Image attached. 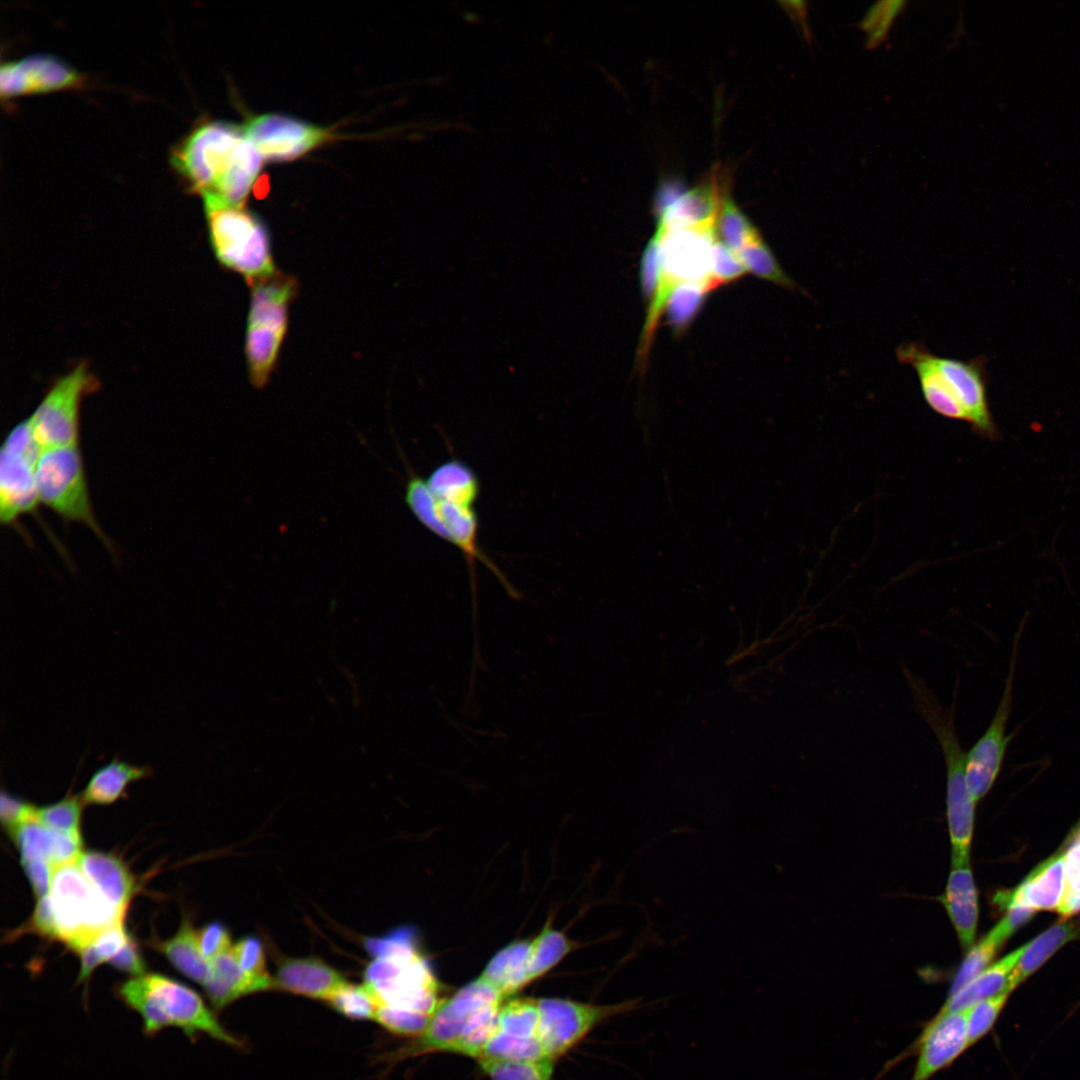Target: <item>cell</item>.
I'll return each instance as SVG.
<instances>
[{
    "label": "cell",
    "mask_w": 1080,
    "mask_h": 1080,
    "mask_svg": "<svg viewBox=\"0 0 1080 1080\" xmlns=\"http://www.w3.org/2000/svg\"><path fill=\"white\" fill-rule=\"evenodd\" d=\"M169 159L188 191L235 206H245L263 162L244 126L223 120L198 123Z\"/></svg>",
    "instance_id": "cell-1"
},
{
    "label": "cell",
    "mask_w": 1080,
    "mask_h": 1080,
    "mask_svg": "<svg viewBox=\"0 0 1080 1080\" xmlns=\"http://www.w3.org/2000/svg\"><path fill=\"white\" fill-rule=\"evenodd\" d=\"M504 1001L501 993L479 976L440 1003L416 1040L385 1059L396 1062L436 1051L479 1058L497 1030Z\"/></svg>",
    "instance_id": "cell-2"
},
{
    "label": "cell",
    "mask_w": 1080,
    "mask_h": 1080,
    "mask_svg": "<svg viewBox=\"0 0 1080 1080\" xmlns=\"http://www.w3.org/2000/svg\"><path fill=\"white\" fill-rule=\"evenodd\" d=\"M914 706L935 735L946 767V812L951 842V864L970 861L976 801L966 781V752L955 726V702L943 707L919 676L902 666Z\"/></svg>",
    "instance_id": "cell-3"
},
{
    "label": "cell",
    "mask_w": 1080,
    "mask_h": 1080,
    "mask_svg": "<svg viewBox=\"0 0 1080 1080\" xmlns=\"http://www.w3.org/2000/svg\"><path fill=\"white\" fill-rule=\"evenodd\" d=\"M118 994L141 1015L147 1034L175 1026L192 1038L204 1033L225 1044L241 1046V1041L222 1027L202 998L174 979L144 974L123 982Z\"/></svg>",
    "instance_id": "cell-4"
},
{
    "label": "cell",
    "mask_w": 1080,
    "mask_h": 1080,
    "mask_svg": "<svg viewBox=\"0 0 1080 1080\" xmlns=\"http://www.w3.org/2000/svg\"><path fill=\"white\" fill-rule=\"evenodd\" d=\"M208 236L218 262L253 283L273 275L275 265L269 231L245 206L204 198Z\"/></svg>",
    "instance_id": "cell-5"
},
{
    "label": "cell",
    "mask_w": 1080,
    "mask_h": 1080,
    "mask_svg": "<svg viewBox=\"0 0 1080 1080\" xmlns=\"http://www.w3.org/2000/svg\"><path fill=\"white\" fill-rule=\"evenodd\" d=\"M49 898L59 941L76 953L122 923L125 915L97 890L77 862L54 868Z\"/></svg>",
    "instance_id": "cell-6"
},
{
    "label": "cell",
    "mask_w": 1080,
    "mask_h": 1080,
    "mask_svg": "<svg viewBox=\"0 0 1080 1080\" xmlns=\"http://www.w3.org/2000/svg\"><path fill=\"white\" fill-rule=\"evenodd\" d=\"M245 353L250 379L263 387L275 367L288 327L289 305L296 296L295 278L279 272L251 285Z\"/></svg>",
    "instance_id": "cell-7"
},
{
    "label": "cell",
    "mask_w": 1080,
    "mask_h": 1080,
    "mask_svg": "<svg viewBox=\"0 0 1080 1080\" xmlns=\"http://www.w3.org/2000/svg\"><path fill=\"white\" fill-rule=\"evenodd\" d=\"M40 505L65 522L89 528L109 550L113 545L95 516L79 444L44 448L35 468Z\"/></svg>",
    "instance_id": "cell-8"
},
{
    "label": "cell",
    "mask_w": 1080,
    "mask_h": 1080,
    "mask_svg": "<svg viewBox=\"0 0 1080 1080\" xmlns=\"http://www.w3.org/2000/svg\"><path fill=\"white\" fill-rule=\"evenodd\" d=\"M365 985L379 1006L432 1017L440 1003V986L418 948L372 961L364 973Z\"/></svg>",
    "instance_id": "cell-9"
},
{
    "label": "cell",
    "mask_w": 1080,
    "mask_h": 1080,
    "mask_svg": "<svg viewBox=\"0 0 1080 1080\" xmlns=\"http://www.w3.org/2000/svg\"><path fill=\"white\" fill-rule=\"evenodd\" d=\"M576 943L547 925L534 938L501 949L480 975L506 999L557 965Z\"/></svg>",
    "instance_id": "cell-10"
},
{
    "label": "cell",
    "mask_w": 1080,
    "mask_h": 1080,
    "mask_svg": "<svg viewBox=\"0 0 1080 1080\" xmlns=\"http://www.w3.org/2000/svg\"><path fill=\"white\" fill-rule=\"evenodd\" d=\"M98 387L97 378L85 362L53 383L28 417L43 449L79 444L81 404Z\"/></svg>",
    "instance_id": "cell-11"
},
{
    "label": "cell",
    "mask_w": 1080,
    "mask_h": 1080,
    "mask_svg": "<svg viewBox=\"0 0 1080 1080\" xmlns=\"http://www.w3.org/2000/svg\"><path fill=\"white\" fill-rule=\"evenodd\" d=\"M43 448L37 441L29 419L15 425L0 452V521L13 525L40 505L35 468Z\"/></svg>",
    "instance_id": "cell-12"
},
{
    "label": "cell",
    "mask_w": 1080,
    "mask_h": 1080,
    "mask_svg": "<svg viewBox=\"0 0 1080 1080\" xmlns=\"http://www.w3.org/2000/svg\"><path fill=\"white\" fill-rule=\"evenodd\" d=\"M641 1000L593 1004L559 998L537 999L538 1036L547 1058L555 1059L609 1018L638 1009Z\"/></svg>",
    "instance_id": "cell-13"
},
{
    "label": "cell",
    "mask_w": 1080,
    "mask_h": 1080,
    "mask_svg": "<svg viewBox=\"0 0 1080 1080\" xmlns=\"http://www.w3.org/2000/svg\"><path fill=\"white\" fill-rule=\"evenodd\" d=\"M1023 626L1021 623L1015 634L1004 690L990 724L966 753L967 786L976 802L986 796L994 785L1001 771L1009 743L1015 735V732L1006 734V728L1012 711L1013 688Z\"/></svg>",
    "instance_id": "cell-14"
},
{
    "label": "cell",
    "mask_w": 1080,
    "mask_h": 1080,
    "mask_svg": "<svg viewBox=\"0 0 1080 1080\" xmlns=\"http://www.w3.org/2000/svg\"><path fill=\"white\" fill-rule=\"evenodd\" d=\"M244 130L262 159L274 162L297 159L333 137L330 129L275 113L253 117Z\"/></svg>",
    "instance_id": "cell-15"
},
{
    "label": "cell",
    "mask_w": 1080,
    "mask_h": 1080,
    "mask_svg": "<svg viewBox=\"0 0 1080 1080\" xmlns=\"http://www.w3.org/2000/svg\"><path fill=\"white\" fill-rule=\"evenodd\" d=\"M660 233L662 275L673 285L682 282H705L712 288L711 259L715 244V221Z\"/></svg>",
    "instance_id": "cell-16"
},
{
    "label": "cell",
    "mask_w": 1080,
    "mask_h": 1080,
    "mask_svg": "<svg viewBox=\"0 0 1080 1080\" xmlns=\"http://www.w3.org/2000/svg\"><path fill=\"white\" fill-rule=\"evenodd\" d=\"M932 360L966 413L967 422L975 433L992 440L998 438L999 432L987 399V357L980 355L963 361L933 354Z\"/></svg>",
    "instance_id": "cell-17"
},
{
    "label": "cell",
    "mask_w": 1080,
    "mask_h": 1080,
    "mask_svg": "<svg viewBox=\"0 0 1080 1080\" xmlns=\"http://www.w3.org/2000/svg\"><path fill=\"white\" fill-rule=\"evenodd\" d=\"M85 77L61 58L44 53L2 62L0 94L4 98L81 87Z\"/></svg>",
    "instance_id": "cell-18"
},
{
    "label": "cell",
    "mask_w": 1080,
    "mask_h": 1080,
    "mask_svg": "<svg viewBox=\"0 0 1080 1080\" xmlns=\"http://www.w3.org/2000/svg\"><path fill=\"white\" fill-rule=\"evenodd\" d=\"M967 1010L938 1012L917 1040V1061L911 1080H930L967 1048Z\"/></svg>",
    "instance_id": "cell-19"
},
{
    "label": "cell",
    "mask_w": 1080,
    "mask_h": 1080,
    "mask_svg": "<svg viewBox=\"0 0 1080 1080\" xmlns=\"http://www.w3.org/2000/svg\"><path fill=\"white\" fill-rule=\"evenodd\" d=\"M1066 888L1063 853L1059 850L1037 865L1015 888L996 896L1004 909L1058 911Z\"/></svg>",
    "instance_id": "cell-20"
},
{
    "label": "cell",
    "mask_w": 1080,
    "mask_h": 1080,
    "mask_svg": "<svg viewBox=\"0 0 1080 1080\" xmlns=\"http://www.w3.org/2000/svg\"><path fill=\"white\" fill-rule=\"evenodd\" d=\"M345 983L337 970L318 958H287L277 967L273 988L327 1001Z\"/></svg>",
    "instance_id": "cell-21"
},
{
    "label": "cell",
    "mask_w": 1080,
    "mask_h": 1080,
    "mask_svg": "<svg viewBox=\"0 0 1080 1080\" xmlns=\"http://www.w3.org/2000/svg\"><path fill=\"white\" fill-rule=\"evenodd\" d=\"M939 900L954 926L965 953L975 944L978 925V896L970 861L951 864L944 893Z\"/></svg>",
    "instance_id": "cell-22"
},
{
    "label": "cell",
    "mask_w": 1080,
    "mask_h": 1080,
    "mask_svg": "<svg viewBox=\"0 0 1080 1080\" xmlns=\"http://www.w3.org/2000/svg\"><path fill=\"white\" fill-rule=\"evenodd\" d=\"M932 355L923 344L917 342H906L896 349L898 361L916 371L928 406L945 418L967 422L966 413L936 369Z\"/></svg>",
    "instance_id": "cell-23"
},
{
    "label": "cell",
    "mask_w": 1080,
    "mask_h": 1080,
    "mask_svg": "<svg viewBox=\"0 0 1080 1080\" xmlns=\"http://www.w3.org/2000/svg\"><path fill=\"white\" fill-rule=\"evenodd\" d=\"M9 835L20 852L21 860L39 858L53 868L76 862L82 853L80 834L51 830L36 819L23 823Z\"/></svg>",
    "instance_id": "cell-24"
},
{
    "label": "cell",
    "mask_w": 1080,
    "mask_h": 1080,
    "mask_svg": "<svg viewBox=\"0 0 1080 1080\" xmlns=\"http://www.w3.org/2000/svg\"><path fill=\"white\" fill-rule=\"evenodd\" d=\"M1006 911L1005 916L966 952L951 983L948 997L955 995L990 966L1007 939L1035 913L1021 907Z\"/></svg>",
    "instance_id": "cell-25"
},
{
    "label": "cell",
    "mask_w": 1080,
    "mask_h": 1080,
    "mask_svg": "<svg viewBox=\"0 0 1080 1080\" xmlns=\"http://www.w3.org/2000/svg\"><path fill=\"white\" fill-rule=\"evenodd\" d=\"M203 986L214 1009L221 1010L240 997L273 988V979H260L248 974L229 950L210 961Z\"/></svg>",
    "instance_id": "cell-26"
},
{
    "label": "cell",
    "mask_w": 1080,
    "mask_h": 1080,
    "mask_svg": "<svg viewBox=\"0 0 1080 1080\" xmlns=\"http://www.w3.org/2000/svg\"><path fill=\"white\" fill-rule=\"evenodd\" d=\"M85 876L114 906L127 910L136 891V881L122 860L98 851L82 852L76 861Z\"/></svg>",
    "instance_id": "cell-27"
},
{
    "label": "cell",
    "mask_w": 1080,
    "mask_h": 1080,
    "mask_svg": "<svg viewBox=\"0 0 1080 1080\" xmlns=\"http://www.w3.org/2000/svg\"><path fill=\"white\" fill-rule=\"evenodd\" d=\"M1080 939V918H1063L1030 942L1013 969L1006 990L1013 992L1065 944Z\"/></svg>",
    "instance_id": "cell-28"
},
{
    "label": "cell",
    "mask_w": 1080,
    "mask_h": 1080,
    "mask_svg": "<svg viewBox=\"0 0 1080 1080\" xmlns=\"http://www.w3.org/2000/svg\"><path fill=\"white\" fill-rule=\"evenodd\" d=\"M1026 948V943L994 961L946 1002L939 1012H958L1006 990L1009 977ZM1008 991V990H1007Z\"/></svg>",
    "instance_id": "cell-29"
},
{
    "label": "cell",
    "mask_w": 1080,
    "mask_h": 1080,
    "mask_svg": "<svg viewBox=\"0 0 1080 1080\" xmlns=\"http://www.w3.org/2000/svg\"><path fill=\"white\" fill-rule=\"evenodd\" d=\"M431 493L441 501L475 506L480 496V481L464 461L452 457L438 464L425 478Z\"/></svg>",
    "instance_id": "cell-30"
},
{
    "label": "cell",
    "mask_w": 1080,
    "mask_h": 1080,
    "mask_svg": "<svg viewBox=\"0 0 1080 1080\" xmlns=\"http://www.w3.org/2000/svg\"><path fill=\"white\" fill-rule=\"evenodd\" d=\"M151 773L149 767L113 759L92 774L80 797L84 804L114 803L125 795L131 783L146 778Z\"/></svg>",
    "instance_id": "cell-31"
},
{
    "label": "cell",
    "mask_w": 1080,
    "mask_h": 1080,
    "mask_svg": "<svg viewBox=\"0 0 1080 1080\" xmlns=\"http://www.w3.org/2000/svg\"><path fill=\"white\" fill-rule=\"evenodd\" d=\"M170 963L189 979L204 984L210 969L200 950L197 931L190 921L183 920L177 933L170 939L156 944Z\"/></svg>",
    "instance_id": "cell-32"
},
{
    "label": "cell",
    "mask_w": 1080,
    "mask_h": 1080,
    "mask_svg": "<svg viewBox=\"0 0 1080 1080\" xmlns=\"http://www.w3.org/2000/svg\"><path fill=\"white\" fill-rule=\"evenodd\" d=\"M711 289V285L705 282H682L672 288L664 312L675 335H681L687 329Z\"/></svg>",
    "instance_id": "cell-33"
},
{
    "label": "cell",
    "mask_w": 1080,
    "mask_h": 1080,
    "mask_svg": "<svg viewBox=\"0 0 1080 1080\" xmlns=\"http://www.w3.org/2000/svg\"><path fill=\"white\" fill-rule=\"evenodd\" d=\"M539 1018L537 999L517 998L504 1001L495 1033L512 1040L539 1039Z\"/></svg>",
    "instance_id": "cell-34"
},
{
    "label": "cell",
    "mask_w": 1080,
    "mask_h": 1080,
    "mask_svg": "<svg viewBox=\"0 0 1080 1080\" xmlns=\"http://www.w3.org/2000/svg\"><path fill=\"white\" fill-rule=\"evenodd\" d=\"M405 502L416 519L430 532L450 542L448 530L438 509L437 501L425 478L411 474L405 487Z\"/></svg>",
    "instance_id": "cell-35"
},
{
    "label": "cell",
    "mask_w": 1080,
    "mask_h": 1080,
    "mask_svg": "<svg viewBox=\"0 0 1080 1080\" xmlns=\"http://www.w3.org/2000/svg\"><path fill=\"white\" fill-rule=\"evenodd\" d=\"M482 1070L491 1080H551L553 1059L511 1060L490 1057L478 1058Z\"/></svg>",
    "instance_id": "cell-36"
},
{
    "label": "cell",
    "mask_w": 1080,
    "mask_h": 1080,
    "mask_svg": "<svg viewBox=\"0 0 1080 1080\" xmlns=\"http://www.w3.org/2000/svg\"><path fill=\"white\" fill-rule=\"evenodd\" d=\"M737 255L746 270L759 278L789 290L799 289L781 268L775 255L762 238L746 245Z\"/></svg>",
    "instance_id": "cell-37"
},
{
    "label": "cell",
    "mask_w": 1080,
    "mask_h": 1080,
    "mask_svg": "<svg viewBox=\"0 0 1080 1080\" xmlns=\"http://www.w3.org/2000/svg\"><path fill=\"white\" fill-rule=\"evenodd\" d=\"M83 805L80 795L68 794L58 802L36 808L35 819L51 830L79 835Z\"/></svg>",
    "instance_id": "cell-38"
},
{
    "label": "cell",
    "mask_w": 1080,
    "mask_h": 1080,
    "mask_svg": "<svg viewBox=\"0 0 1080 1080\" xmlns=\"http://www.w3.org/2000/svg\"><path fill=\"white\" fill-rule=\"evenodd\" d=\"M331 1007L352 1019L374 1020L379 1003L372 991L365 985L346 982L327 1000Z\"/></svg>",
    "instance_id": "cell-39"
},
{
    "label": "cell",
    "mask_w": 1080,
    "mask_h": 1080,
    "mask_svg": "<svg viewBox=\"0 0 1080 1080\" xmlns=\"http://www.w3.org/2000/svg\"><path fill=\"white\" fill-rule=\"evenodd\" d=\"M719 231L724 243L736 254L761 238L759 232L732 201H726L719 214Z\"/></svg>",
    "instance_id": "cell-40"
},
{
    "label": "cell",
    "mask_w": 1080,
    "mask_h": 1080,
    "mask_svg": "<svg viewBox=\"0 0 1080 1080\" xmlns=\"http://www.w3.org/2000/svg\"><path fill=\"white\" fill-rule=\"evenodd\" d=\"M1010 994L1011 992L1004 990L968 1009L967 1034L969 1047L978 1042L992 1029Z\"/></svg>",
    "instance_id": "cell-41"
},
{
    "label": "cell",
    "mask_w": 1080,
    "mask_h": 1080,
    "mask_svg": "<svg viewBox=\"0 0 1080 1080\" xmlns=\"http://www.w3.org/2000/svg\"><path fill=\"white\" fill-rule=\"evenodd\" d=\"M431 1017L392 1008L379 1006L374 1020L387 1031L401 1036H419L427 1027Z\"/></svg>",
    "instance_id": "cell-42"
},
{
    "label": "cell",
    "mask_w": 1080,
    "mask_h": 1080,
    "mask_svg": "<svg viewBox=\"0 0 1080 1080\" xmlns=\"http://www.w3.org/2000/svg\"><path fill=\"white\" fill-rule=\"evenodd\" d=\"M660 281V233L656 230L644 249L640 262L641 291L648 309L655 301Z\"/></svg>",
    "instance_id": "cell-43"
},
{
    "label": "cell",
    "mask_w": 1080,
    "mask_h": 1080,
    "mask_svg": "<svg viewBox=\"0 0 1080 1080\" xmlns=\"http://www.w3.org/2000/svg\"><path fill=\"white\" fill-rule=\"evenodd\" d=\"M746 268L738 255L724 242L716 240L713 246L710 277L713 284L728 283L742 277Z\"/></svg>",
    "instance_id": "cell-44"
},
{
    "label": "cell",
    "mask_w": 1080,
    "mask_h": 1080,
    "mask_svg": "<svg viewBox=\"0 0 1080 1080\" xmlns=\"http://www.w3.org/2000/svg\"><path fill=\"white\" fill-rule=\"evenodd\" d=\"M231 951L237 963L245 972L256 978L272 979L266 970L262 943L257 937L247 936L242 938L232 947Z\"/></svg>",
    "instance_id": "cell-45"
},
{
    "label": "cell",
    "mask_w": 1080,
    "mask_h": 1080,
    "mask_svg": "<svg viewBox=\"0 0 1080 1080\" xmlns=\"http://www.w3.org/2000/svg\"><path fill=\"white\" fill-rule=\"evenodd\" d=\"M36 808L17 796L5 791L1 793L0 819L8 833L23 823L35 819Z\"/></svg>",
    "instance_id": "cell-46"
},
{
    "label": "cell",
    "mask_w": 1080,
    "mask_h": 1080,
    "mask_svg": "<svg viewBox=\"0 0 1080 1080\" xmlns=\"http://www.w3.org/2000/svg\"><path fill=\"white\" fill-rule=\"evenodd\" d=\"M201 953L207 961L232 949L230 935L226 927L214 921L197 931Z\"/></svg>",
    "instance_id": "cell-47"
},
{
    "label": "cell",
    "mask_w": 1080,
    "mask_h": 1080,
    "mask_svg": "<svg viewBox=\"0 0 1080 1080\" xmlns=\"http://www.w3.org/2000/svg\"><path fill=\"white\" fill-rule=\"evenodd\" d=\"M131 936L123 923L101 932L91 943L101 963L109 962L129 941Z\"/></svg>",
    "instance_id": "cell-48"
},
{
    "label": "cell",
    "mask_w": 1080,
    "mask_h": 1080,
    "mask_svg": "<svg viewBox=\"0 0 1080 1080\" xmlns=\"http://www.w3.org/2000/svg\"><path fill=\"white\" fill-rule=\"evenodd\" d=\"M21 864L35 896L38 899L47 896L50 892L53 866L39 858L22 859Z\"/></svg>",
    "instance_id": "cell-49"
},
{
    "label": "cell",
    "mask_w": 1080,
    "mask_h": 1080,
    "mask_svg": "<svg viewBox=\"0 0 1080 1080\" xmlns=\"http://www.w3.org/2000/svg\"><path fill=\"white\" fill-rule=\"evenodd\" d=\"M27 929L47 939L59 941V934L49 894L38 899Z\"/></svg>",
    "instance_id": "cell-50"
},
{
    "label": "cell",
    "mask_w": 1080,
    "mask_h": 1080,
    "mask_svg": "<svg viewBox=\"0 0 1080 1080\" xmlns=\"http://www.w3.org/2000/svg\"><path fill=\"white\" fill-rule=\"evenodd\" d=\"M109 963L116 969L129 973L133 976L145 974V963L138 946L131 937L126 945L111 958Z\"/></svg>",
    "instance_id": "cell-51"
},
{
    "label": "cell",
    "mask_w": 1080,
    "mask_h": 1080,
    "mask_svg": "<svg viewBox=\"0 0 1080 1080\" xmlns=\"http://www.w3.org/2000/svg\"><path fill=\"white\" fill-rule=\"evenodd\" d=\"M1063 853L1066 887L1080 882V825L1070 835Z\"/></svg>",
    "instance_id": "cell-52"
},
{
    "label": "cell",
    "mask_w": 1080,
    "mask_h": 1080,
    "mask_svg": "<svg viewBox=\"0 0 1080 1080\" xmlns=\"http://www.w3.org/2000/svg\"><path fill=\"white\" fill-rule=\"evenodd\" d=\"M905 4L903 1H886L884 12L877 21L876 25L869 33L868 44L870 47L877 46L886 36V33L896 15L902 9Z\"/></svg>",
    "instance_id": "cell-53"
},
{
    "label": "cell",
    "mask_w": 1080,
    "mask_h": 1080,
    "mask_svg": "<svg viewBox=\"0 0 1080 1080\" xmlns=\"http://www.w3.org/2000/svg\"><path fill=\"white\" fill-rule=\"evenodd\" d=\"M1080 912V882L1065 888V892L1058 908L1063 918H1069Z\"/></svg>",
    "instance_id": "cell-54"
},
{
    "label": "cell",
    "mask_w": 1080,
    "mask_h": 1080,
    "mask_svg": "<svg viewBox=\"0 0 1080 1080\" xmlns=\"http://www.w3.org/2000/svg\"><path fill=\"white\" fill-rule=\"evenodd\" d=\"M78 954L81 960V969L78 979L82 982L90 977L95 968L101 964V961L91 943L79 951Z\"/></svg>",
    "instance_id": "cell-55"
}]
</instances>
